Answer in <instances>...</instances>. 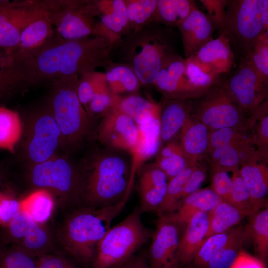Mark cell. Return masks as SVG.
<instances>
[{
	"instance_id": "17",
	"label": "cell",
	"mask_w": 268,
	"mask_h": 268,
	"mask_svg": "<svg viewBox=\"0 0 268 268\" xmlns=\"http://www.w3.org/2000/svg\"><path fill=\"white\" fill-rule=\"evenodd\" d=\"M32 180L38 187L54 188L63 192L71 191L78 183L77 174L71 162L65 157L55 156L34 164Z\"/></svg>"
},
{
	"instance_id": "34",
	"label": "cell",
	"mask_w": 268,
	"mask_h": 268,
	"mask_svg": "<svg viewBox=\"0 0 268 268\" xmlns=\"http://www.w3.org/2000/svg\"><path fill=\"white\" fill-rule=\"evenodd\" d=\"M23 133L19 114L5 107H0V148L13 152Z\"/></svg>"
},
{
	"instance_id": "1",
	"label": "cell",
	"mask_w": 268,
	"mask_h": 268,
	"mask_svg": "<svg viewBox=\"0 0 268 268\" xmlns=\"http://www.w3.org/2000/svg\"><path fill=\"white\" fill-rule=\"evenodd\" d=\"M115 43L103 36L66 40L54 37L32 58L21 64L31 85L75 76L79 78L113 62Z\"/></svg>"
},
{
	"instance_id": "28",
	"label": "cell",
	"mask_w": 268,
	"mask_h": 268,
	"mask_svg": "<svg viewBox=\"0 0 268 268\" xmlns=\"http://www.w3.org/2000/svg\"><path fill=\"white\" fill-rule=\"evenodd\" d=\"M115 106L137 125L160 116L159 104L136 94L119 96Z\"/></svg>"
},
{
	"instance_id": "18",
	"label": "cell",
	"mask_w": 268,
	"mask_h": 268,
	"mask_svg": "<svg viewBox=\"0 0 268 268\" xmlns=\"http://www.w3.org/2000/svg\"><path fill=\"white\" fill-rule=\"evenodd\" d=\"M137 126L138 135L137 141L129 151L131 156L130 175L126 194L121 201L125 205L131 193L137 173L143 163L157 152L161 141L158 118H154Z\"/></svg>"
},
{
	"instance_id": "26",
	"label": "cell",
	"mask_w": 268,
	"mask_h": 268,
	"mask_svg": "<svg viewBox=\"0 0 268 268\" xmlns=\"http://www.w3.org/2000/svg\"><path fill=\"white\" fill-rule=\"evenodd\" d=\"M222 201L210 187L199 189L186 197L175 212L168 215L185 225L194 213L204 212L209 214Z\"/></svg>"
},
{
	"instance_id": "59",
	"label": "cell",
	"mask_w": 268,
	"mask_h": 268,
	"mask_svg": "<svg viewBox=\"0 0 268 268\" xmlns=\"http://www.w3.org/2000/svg\"><path fill=\"white\" fill-rule=\"evenodd\" d=\"M64 262L57 258H50L43 262L38 268H64Z\"/></svg>"
},
{
	"instance_id": "33",
	"label": "cell",
	"mask_w": 268,
	"mask_h": 268,
	"mask_svg": "<svg viewBox=\"0 0 268 268\" xmlns=\"http://www.w3.org/2000/svg\"><path fill=\"white\" fill-rule=\"evenodd\" d=\"M257 152L248 135L235 141L225 149L211 171L222 170L232 173L239 169L242 162Z\"/></svg>"
},
{
	"instance_id": "16",
	"label": "cell",
	"mask_w": 268,
	"mask_h": 268,
	"mask_svg": "<svg viewBox=\"0 0 268 268\" xmlns=\"http://www.w3.org/2000/svg\"><path fill=\"white\" fill-rule=\"evenodd\" d=\"M35 5V8L22 31L13 55L17 64H21L32 58L55 35L46 12Z\"/></svg>"
},
{
	"instance_id": "61",
	"label": "cell",
	"mask_w": 268,
	"mask_h": 268,
	"mask_svg": "<svg viewBox=\"0 0 268 268\" xmlns=\"http://www.w3.org/2000/svg\"><path fill=\"white\" fill-rule=\"evenodd\" d=\"M124 263L121 264L119 265H117L114 266H112L111 267H110L109 268H124Z\"/></svg>"
},
{
	"instance_id": "24",
	"label": "cell",
	"mask_w": 268,
	"mask_h": 268,
	"mask_svg": "<svg viewBox=\"0 0 268 268\" xmlns=\"http://www.w3.org/2000/svg\"><path fill=\"white\" fill-rule=\"evenodd\" d=\"M160 106V138L167 143L179 133L190 116L192 99H163Z\"/></svg>"
},
{
	"instance_id": "60",
	"label": "cell",
	"mask_w": 268,
	"mask_h": 268,
	"mask_svg": "<svg viewBox=\"0 0 268 268\" xmlns=\"http://www.w3.org/2000/svg\"><path fill=\"white\" fill-rule=\"evenodd\" d=\"M15 64L12 56L0 47V68Z\"/></svg>"
},
{
	"instance_id": "29",
	"label": "cell",
	"mask_w": 268,
	"mask_h": 268,
	"mask_svg": "<svg viewBox=\"0 0 268 268\" xmlns=\"http://www.w3.org/2000/svg\"><path fill=\"white\" fill-rule=\"evenodd\" d=\"M105 68L104 73L107 86L116 95L124 93L136 94L141 85L134 71L128 66L113 61Z\"/></svg>"
},
{
	"instance_id": "40",
	"label": "cell",
	"mask_w": 268,
	"mask_h": 268,
	"mask_svg": "<svg viewBox=\"0 0 268 268\" xmlns=\"http://www.w3.org/2000/svg\"><path fill=\"white\" fill-rule=\"evenodd\" d=\"M247 228L258 258L265 262L268 255V209L258 211L251 215Z\"/></svg>"
},
{
	"instance_id": "27",
	"label": "cell",
	"mask_w": 268,
	"mask_h": 268,
	"mask_svg": "<svg viewBox=\"0 0 268 268\" xmlns=\"http://www.w3.org/2000/svg\"><path fill=\"white\" fill-rule=\"evenodd\" d=\"M251 142L259 156L268 161V98L247 117L245 124Z\"/></svg>"
},
{
	"instance_id": "13",
	"label": "cell",
	"mask_w": 268,
	"mask_h": 268,
	"mask_svg": "<svg viewBox=\"0 0 268 268\" xmlns=\"http://www.w3.org/2000/svg\"><path fill=\"white\" fill-rule=\"evenodd\" d=\"M102 115L97 132L99 141L106 147L129 151L137 141V125L115 105Z\"/></svg>"
},
{
	"instance_id": "38",
	"label": "cell",
	"mask_w": 268,
	"mask_h": 268,
	"mask_svg": "<svg viewBox=\"0 0 268 268\" xmlns=\"http://www.w3.org/2000/svg\"><path fill=\"white\" fill-rule=\"evenodd\" d=\"M20 210L28 213L37 224L49 218L53 207L50 194L44 189L36 191L26 197L20 203Z\"/></svg>"
},
{
	"instance_id": "4",
	"label": "cell",
	"mask_w": 268,
	"mask_h": 268,
	"mask_svg": "<svg viewBox=\"0 0 268 268\" xmlns=\"http://www.w3.org/2000/svg\"><path fill=\"white\" fill-rule=\"evenodd\" d=\"M140 208L111 227L99 242L94 268H109L127 261L148 240L151 232L143 224Z\"/></svg>"
},
{
	"instance_id": "11",
	"label": "cell",
	"mask_w": 268,
	"mask_h": 268,
	"mask_svg": "<svg viewBox=\"0 0 268 268\" xmlns=\"http://www.w3.org/2000/svg\"><path fill=\"white\" fill-rule=\"evenodd\" d=\"M26 142V156L34 164L55 156L57 149L63 143L60 128L48 108L34 117Z\"/></svg>"
},
{
	"instance_id": "52",
	"label": "cell",
	"mask_w": 268,
	"mask_h": 268,
	"mask_svg": "<svg viewBox=\"0 0 268 268\" xmlns=\"http://www.w3.org/2000/svg\"><path fill=\"white\" fill-rule=\"evenodd\" d=\"M211 171V189L224 201H227L231 190L232 180L227 172L222 170Z\"/></svg>"
},
{
	"instance_id": "51",
	"label": "cell",
	"mask_w": 268,
	"mask_h": 268,
	"mask_svg": "<svg viewBox=\"0 0 268 268\" xmlns=\"http://www.w3.org/2000/svg\"><path fill=\"white\" fill-rule=\"evenodd\" d=\"M118 96L112 94L109 89L100 91L88 104V110L92 114L103 115L116 104Z\"/></svg>"
},
{
	"instance_id": "39",
	"label": "cell",
	"mask_w": 268,
	"mask_h": 268,
	"mask_svg": "<svg viewBox=\"0 0 268 268\" xmlns=\"http://www.w3.org/2000/svg\"><path fill=\"white\" fill-rule=\"evenodd\" d=\"M156 1L157 0H123L128 20V33L153 22Z\"/></svg>"
},
{
	"instance_id": "8",
	"label": "cell",
	"mask_w": 268,
	"mask_h": 268,
	"mask_svg": "<svg viewBox=\"0 0 268 268\" xmlns=\"http://www.w3.org/2000/svg\"><path fill=\"white\" fill-rule=\"evenodd\" d=\"M190 116L204 124L210 131L244 127L247 117L231 98L222 82L192 99Z\"/></svg>"
},
{
	"instance_id": "2",
	"label": "cell",
	"mask_w": 268,
	"mask_h": 268,
	"mask_svg": "<svg viewBox=\"0 0 268 268\" xmlns=\"http://www.w3.org/2000/svg\"><path fill=\"white\" fill-rule=\"evenodd\" d=\"M172 28L151 22L121 37L115 44L119 63L131 68L141 85H153L166 60L176 54Z\"/></svg>"
},
{
	"instance_id": "43",
	"label": "cell",
	"mask_w": 268,
	"mask_h": 268,
	"mask_svg": "<svg viewBox=\"0 0 268 268\" xmlns=\"http://www.w3.org/2000/svg\"><path fill=\"white\" fill-rule=\"evenodd\" d=\"M249 236L244 228L216 254L203 268H230L242 250L246 239Z\"/></svg>"
},
{
	"instance_id": "15",
	"label": "cell",
	"mask_w": 268,
	"mask_h": 268,
	"mask_svg": "<svg viewBox=\"0 0 268 268\" xmlns=\"http://www.w3.org/2000/svg\"><path fill=\"white\" fill-rule=\"evenodd\" d=\"M35 7L34 0H0V47L13 57Z\"/></svg>"
},
{
	"instance_id": "42",
	"label": "cell",
	"mask_w": 268,
	"mask_h": 268,
	"mask_svg": "<svg viewBox=\"0 0 268 268\" xmlns=\"http://www.w3.org/2000/svg\"><path fill=\"white\" fill-rule=\"evenodd\" d=\"M31 85L27 73L20 64L0 68V99Z\"/></svg>"
},
{
	"instance_id": "36",
	"label": "cell",
	"mask_w": 268,
	"mask_h": 268,
	"mask_svg": "<svg viewBox=\"0 0 268 268\" xmlns=\"http://www.w3.org/2000/svg\"><path fill=\"white\" fill-rule=\"evenodd\" d=\"M185 73L189 82L201 90H205L221 83L220 75L193 55L185 59Z\"/></svg>"
},
{
	"instance_id": "58",
	"label": "cell",
	"mask_w": 268,
	"mask_h": 268,
	"mask_svg": "<svg viewBox=\"0 0 268 268\" xmlns=\"http://www.w3.org/2000/svg\"><path fill=\"white\" fill-rule=\"evenodd\" d=\"M124 268H150L147 258L142 255L133 256L124 266Z\"/></svg>"
},
{
	"instance_id": "21",
	"label": "cell",
	"mask_w": 268,
	"mask_h": 268,
	"mask_svg": "<svg viewBox=\"0 0 268 268\" xmlns=\"http://www.w3.org/2000/svg\"><path fill=\"white\" fill-rule=\"evenodd\" d=\"M267 163L256 152L245 160L239 168L255 212L259 211L265 203L268 191Z\"/></svg>"
},
{
	"instance_id": "3",
	"label": "cell",
	"mask_w": 268,
	"mask_h": 268,
	"mask_svg": "<svg viewBox=\"0 0 268 268\" xmlns=\"http://www.w3.org/2000/svg\"><path fill=\"white\" fill-rule=\"evenodd\" d=\"M79 78L51 80L48 108L62 133L63 143L74 147L82 142L90 130L89 114L77 94Z\"/></svg>"
},
{
	"instance_id": "30",
	"label": "cell",
	"mask_w": 268,
	"mask_h": 268,
	"mask_svg": "<svg viewBox=\"0 0 268 268\" xmlns=\"http://www.w3.org/2000/svg\"><path fill=\"white\" fill-rule=\"evenodd\" d=\"M255 213L238 209L225 201H221L209 213V228L206 238L230 230L244 218Z\"/></svg>"
},
{
	"instance_id": "23",
	"label": "cell",
	"mask_w": 268,
	"mask_h": 268,
	"mask_svg": "<svg viewBox=\"0 0 268 268\" xmlns=\"http://www.w3.org/2000/svg\"><path fill=\"white\" fill-rule=\"evenodd\" d=\"M185 226L181 235L177 252L179 266L192 262L206 239L209 228V214L197 212L190 217Z\"/></svg>"
},
{
	"instance_id": "49",
	"label": "cell",
	"mask_w": 268,
	"mask_h": 268,
	"mask_svg": "<svg viewBox=\"0 0 268 268\" xmlns=\"http://www.w3.org/2000/svg\"><path fill=\"white\" fill-rule=\"evenodd\" d=\"M10 230L13 237L24 238L37 225V224L27 212L20 210L10 222Z\"/></svg>"
},
{
	"instance_id": "22",
	"label": "cell",
	"mask_w": 268,
	"mask_h": 268,
	"mask_svg": "<svg viewBox=\"0 0 268 268\" xmlns=\"http://www.w3.org/2000/svg\"><path fill=\"white\" fill-rule=\"evenodd\" d=\"M210 130L202 123L190 116L179 132V142L190 166L206 157Z\"/></svg>"
},
{
	"instance_id": "41",
	"label": "cell",
	"mask_w": 268,
	"mask_h": 268,
	"mask_svg": "<svg viewBox=\"0 0 268 268\" xmlns=\"http://www.w3.org/2000/svg\"><path fill=\"white\" fill-rule=\"evenodd\" d=\"M195 165L188 167L168 180L163 202L157 212L159 216L173 213L178 208L183 190Z\"/></svg>"
},
{
	"instance_id": "5",
	"label": "cell",
	"mask_w": 268,
	"mask_h": 268,
	"mask_svg": "<svg viewBox=\"0 0 268 268\" xmlns=\"http://www.w3.org/2000/svg\"><path fill=\"white\" fill-rule=\"evenodd\" d=\"M47 13L55 34L73 40L94 36L99 21L96 0H34Z\"/></svg>"
},
{
	"instance_id": "55",
	"label": "cell",
	"mask_w": 268,
	"mask_h": 268,
	"mask_svg": "<svg viewBox=\"0 0 268 268\" xmlns=\"http://www.w3.org/2000/svg\"><path fill=\"white\" fill-rule=\"evenodd\" d=\"M230 268H267L265 262L242 250Z\"/></svg>"
},
{
	"instance_id": "19",
	"label": "cell",
	"mask_w": 268,
	"mask_h": 268,
	"mask_svg": "<svg viewBox=\"0 0 268 268\" xmlns=\"http://www.w3.org/2000/svg\"><path fill=\"white\" fill-rule=\"evenodd\" d=\"M99 21L95 36H103L115 43L128 33V20L123 0H96Z\"/></svg>"
},
{
	"instance_id": "12",
	"label": "cell",
	"mask_w": 268,
	"mask_h": 268,
	"mask_svg": "<svg viewBox=\"0 0 268 268\" xmlns=\"http://www.w3.org/2000/svg\"><path fill=\"white\" fill-rule=\"evenodd\" d=\"M183 225L168 215L159 216L148 261L150 268H178L177 252Z\"/></svg>"
},
{
	"instance_id": "50",
	"label": "cell",
	"mask_w": 268,
	"mask_h": 268,
	"mask_svg": "<svg viewBox=\"0 0 268 268\" xmlns=\"http://www.w3.org/2000/svg\"><path fill=\"white\" fill-rule=\"evenodd\" d=\"M168 181L165 173L155 163L146 165L141 170L139 183L167 189Z\"/></svg>"
},
{
	"instance_id": "25",
	"label": "cell",
	"mask_w": 268,
	"mask_h": 268,
	"mask_svg": "<svg viewBox=\"0 0 268 268\" xmlns=\"http://www.w3.org/2000/svg\"><path fill=\"white\" fill-rule=\"evenodd\" d=\"M193 55L220 75L229 72L235 64L232 47L224 33L201 47Z\"/></svg>"
},
{
	"instance_id": "14",
	"label": "cell",
	"mask_w": 268,
	"mask_h": 268,
	"mask_svg": "<svg viewBox=\"0 0 268 268\" xmlns=\"http://www.w3.org/2000/svg\"><path fill=\"white\" fill-rule=\"evenodd\" d=\"M185 59L176 53L170 56L159 70L153 85L163 99H194L203 94L188 81L185 73Z\"/></svg>"
},
{
	"instance_id": "56",
	"label": "cell",
	"mask_w": 268,
	"mask_h": 268,
	"mask_svg": "<svg viewBox=\"0 0 268 268\" xmlns=\"http://www.w3.org/2000/svg\"><path fill=\"white\" fill-rule=\"evenodd\" d=\"M20 210L19 202L12 199H3L0 202V220L10 222L15 215Z\"/></svg>"
},
{
	"instance_id": "32",
	"label": "cell",
	"mask_w": 268,
	"mask_h": 268,
	"mask_svg": "<svg viewBox=\"0 0 268 268\" xmlns=\"http://www.w3.org/2000/svg\"><path fill=\"white\" fill-rule=\"evenodd\" d=\"M247 135L248 133L245 126L210 131L206 157H208L210 168L217 163L226 148Z\"/></svg>"
},
{
	"instance_id": "47",
	"label": "cell",
	"mask_w": 268,
	"mask_h": 268,
	"mask_svg": "<svg viewBox=\"0 0 268 268\" xmlns=\"http://www.w3.org/2000/svg\"><path fill=\"white\" fill-rule=\"evenodd\" d=\"M142 212H158L163 202L166 189L139 183Z\"/></svg>"
},
{
	"instance_id": "53",
	"label": "cell",
	"mask_w": 268,
	"mask_h": 268,
	"mask_svg": "<svg viewBox=\"0 0 268 268\" xmlns=\"http://www.w3.org/2000/svg\"><path fill=\"white\" fill-rule=\"evenodd\" d=\"M206 176V171L204 166L201 162L197 163L183 190L180 205L186 197L200 189L205 180Z\"/></svg>"
},
{
	"instance_id": "44",
	"label": "cell",
	"mask_w": 268,
	"mask_h": 268,
	"mask_svg": "<svg viewBox=\"0 0 268 268\" xmlns=\"http://www.w3.org/2000/svg\"><path fill=\"white\" fill-rule=\"evenodd\" d=\"M107 89L104 73L94 71L79 78L77 94L83 105H87L96 93Z\"/></svg>"
},
{
	"instance_id": "48",
	"label": "cell",
	"mask_w": 268,
	"mask_h": 268,
	"mask_svg": "<svg viewBox=\"0 0 268 268\" xmlns=\"http://www.w3.org/2000/svg\"><path fill=\"white\" fill-rule=\"evenodd\" d=\"M208 13V17L215 28L222 33L225 28L226 7L228 0H200Z\"/></svg>"
},
{
	"instance_id": "7",
	"label": "cell",
	"mask_w": 268,
	"mask_h": 268,
	"mask_svg": "<svg viewBox=\"0 0 268 268\" xmlns=\"http://www.w3.org/2000/svg\"><path fill=\"white\" fill-rule=\"evenodd\" d=\"M130 165L124 158L112 153H100L92 159L87 189L89 197L99 207L121 202L129 180Z\"/></svg>"
},
{
	"instance_id": "6",
	"label": "cell",
	"mask_w": 268,
	"mask_h": 268,
	"mask_svg": "<svg viewBox=\"0 0 268 268\" xmlns=\"http://www.w3.org/2000/svg\"><path fill=\"white\" fill-rule=\"evenodd\" d=\"M268 31V0H228L222 33L245 56L264 32Z\"/></svg>"
},
{
	"instance_id": "45",
	"label": "cell",
	"mask_w": 268,
	"mask_h": 268,
	"mask_svg": "<svg viewBox=\"0 0 268 268\" xmlns=\"http://www.w3.org/2000/svg\"><path fill=\"white\" fill-rule=\"evenodd\" d=\"M246 55L259 74L268 81V31L259 37Z\"/></svg>"
},
{
	"instance_id": "57",
	"label": "cell",
	"mask_w": 268,
	"mask_h": 268,
	"mask_svg": "<svg viewBox=\"0 0 268 268\" xmlns=\"http://www.w3.org/2000/svg\"><path fill=\"white\" fill-rule=\"evenodd\" d=\"M47 240L46 233L38 225L24 238L25 245L32 249L42 247L45 244Z\"/></svg>"
},
{
	"instance_id": "20",
	"label": "cell",
	"mask_w": 268,
	"mask_h": 268,
	"mask_svg": "<svg viewBox=\"0 0 268 268\" xmlns=\"http://www.w3.org/2000/svg\"><path fill=\"white\" fill-rule=\"evenodd\" d=\"M177 27L181 33L186 58L212 40L215 29L208 16L199 10L196 5Z\"/></svg>"
},
{
	"instance_id": "46",
	"label": "cell",
	"mask_w": 268,
	"mask_h": 268,
	"mask_svg": "<svg viewBox=\"0 0 268 268\" xmlns=\"http://www.w3.org/2000/svg\"><path fill=\"white\" fill-rule=\"evenodd\" d=\"M231 178V190L226 202L238 209L256 212L253 209L250 196L239 169L232 172Z\"/></svg>"
},
{
	"instance_id": "31",
	"label": "cell",
	"mask_w": 268,
	"mask_h": 268,
	"mask_svg": "<svg viewBox=\"0 0 268 268\" xmlns=\"http://www.w3.org/2000/svg\"><path fill=\"white\" fill-rule=\"evenodd\" d=\"M195 5L191 0H157L153 21L168 28L178 27Z\"/></svg>"
},
{
	"instance_id": "35",
	"label": "cell",
	"mask_w": 268,
	"mask_h": 268,
	"mask_svg": "<svg viewBox=\"0 0 268 268\" xmlns=\"http://www.w3.org/2000/svg\"><path fill=\"white\" fill-rule=\"evenodd\" d=\"M166 174L168 180L190 166L179 141L172 140L159 151L155 163Z\"/></svg>"
},
{
	"instance_id": "10",
	"label": "cell",
	"mask_w": 268,
	"mask_h": 268,
	"mask_svg": "<svg viewBox=\"0 0 268 268\" xmlns=\"http://www.w3.org/2000/svg\"><path fill=\"white\" fill-rule=\"evenodd\" d=\"M222 85L247 117L268 98V81L257 71L247 55Z\"/></svg>"
},
{
	"instance_id": "37",
	"label": "cell",
	"mask_w": 268,
	"mask_h": 268,
	"mask_svg": "<svg viewBox=\"0 0 268 268\" xmlns=\"http://www.w3.org/2000/svg\"><path fill=\"white\" fill-rule=\"evenodd\" d=\"M234 228L227 232L207 237L196 253L192 262L197 268H203L208 262L243 230Z\"/></svg>"
},
{
	"instance_id": "9",
	"label": "cell",
	"mask_w": 268,
	"mask_h": 268,
	"mask_svg": "<svg viewBox=\"0 0 268 268\" xmlns=\"http://www.w3.org/2000/svg\"><path fill=\"white\" fill-rule=\"evenodd\" d=\"M125 206L121 202L116 204L99 207L96 210L80 213L69 222L68 232L78 255L88 258L92 255L93 248L111 227L113 220Z\"/></svg>"
},
{
	"instance_id": "54",
	"label": "cell",
	"mask_w": 268,
	"mask_h": 268,
	"mask_svg": "<svg viewBox=\"0 0 268 268\" xmlns=\"http://www.w3.org/2000/svg\"><path fill=\"white\" fill-rule=\"evenodd\" d=\"M1 268H37L33 260L19 251L9 253L4 257Z\"/></svg>"
}]
</instances>
